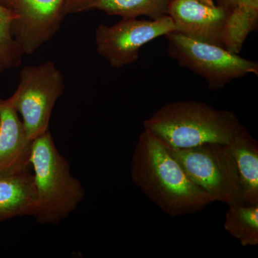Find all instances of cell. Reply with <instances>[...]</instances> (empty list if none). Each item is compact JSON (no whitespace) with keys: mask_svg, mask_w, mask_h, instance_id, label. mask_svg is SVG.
I'll return each instance as SVG.
<instances>
[{"mask_svg":"<svg viewBox=\"0 0 258 258\" xmlns=\"http://www.w3.org/2000/svg\"><path fill=\"white\" fill-rule=\"evenodd\" d=\"M131 176L148 199L171 217L200 212L215 202L190 179L164 144L146 130L134 149Z\"/></svg>","mask_w":258,"mask_h":258,"instance_id":"cell-1","label":"cell"},{"mask_svg":"<svg viewBox=\"0 0 258 258\" xmlns=\"http://www.w3.org/2000/svg\"><path fill=\"white\" fill-rule=\"evenodd\" d=\"M144 126L168 149H181L205 144L228 145L243 125L234 112L189 100L161 107Z\"/></svg>","mask_w":258,"mask_h":258,"instance_id":"cell-2","label":"cell"},{"mask_svg":"<svg viewBox=\"0 0 258 258\" xmlns=\"http://www.w3.org/2000/svg\"><path fill=\"white\" fill-rule=\"evenodd\" d=\"M30 163L38 199L35 217L42 225L60 223L82 202L85 190L49 131L32 141Z\"/></svg>","mask_w":258,"mask_h":258,"instance_id":"cell-3","label":"cell"},{"mask_svg":"<svg viewBox=\"0 0 258 258\" xmlns=\"http://www.w3.org/2000/svg\"><path fill=\"white\" fill-rule=\"evenodd\" d=\"M165 37L168 55L206 80L209 89H221L227 83L248 75L258 76L257 62L224 47L194 40L177 31Z\"/></svg>","mask_w":258,"mask_h":258,"instance_id":"cell-4","label":"cell"},{"mask_svg":"<svg viewBox=\"0 0 258 258\" xmlns=\"http://www.w3.org/2000/svg\"><path fill=\"white\" fill-rule=\"evenodd\" d=\"M64 91L63 76L50 61L21 70L18 88L7 100L21 115L29 140L49 131L52 110Z\"/></svg>","mask_w":258,"mask_h":258,"instance_id":"cell-5","label":"cell"},{"mask_svg":"<svg viewBox=\"0 0 258 258\" xmlns=\"http://www.w3.org/2000/svg\"><path fill=\"white\" fill-rule=\"evenodd\" d=\"M194 182L226 205L242 203L235 159L227 145L205 144L187 149H168Z\"/></svg>","mask_w":258,"mask_h":258,"instance_id":"cell-6","label":"cell"},{"mask_svg":"<svg viewBox=\"0 0 258 258\" xmlns=\"http://www.w3.org/2000/svg\"><path fill=\"white\" fill-rule=\"evenodd\" d=\"M174 31L175 25L168 15L157 20L122 19L111 27L100 24L95 32L97 52L111 67L120 69L138 60L144 45Z\"/></svg>","mask_w":258,"mask_h":258,"instance_id":"cell-7","label":"cell"},{"mask_svg":"<svg viewBox=\"0 0 258 258\" xmlns=\"http://www.w3.org/2000/svg\"><path fill=\"white\" fill-rule=\"evenodd\" d=\"M67 0H0L14 15L11 32L24 53H33L60 30Z\"/></svg>","mask_w":258,"mask_h":258,"instance_id":"cell-8","label":"cell"},{"mask_svg":"<svg viewBox=\"0 0 258 258\" xmlns=\"http://www.w3.org/2000/svg\"><path fill=\"white\" fill-rule=\"evenodd\" d=\"M229 15V10L222 5L210 6L198 0H171L168 8L176 31L222 47Z\"/></svg>","mask_w":258,"mask_h":258,"instance_id":"cell-9","label":"cell"},{"mask_svg":"<svg viewBox=\"0 0 258 258\" xmlns=\"http://www.w3.org/2000/svg\"><path fill=\"white\" fill-rule=\"evenodd\" d=\"M32 142L18 113L7 99H0V176L29 171Z\"/></svg>","mask_w":258,"mask_h":258,"instance_id":"cell-10","label":"cell"},{"mask_svg":"<svg viewBox=\"0 0 258 258\" xmlns=\"http://www.w3.org/2000/svg\"><path fill=\"white\" fill-rule=\"evenodd\" d=\"M37 208L35 180L30 171L16 175L0 176V221L15 217H35Z\"/></svg>","mask_w":258,"mask_h":258,"instance_id":"cell-11","label":"cell"},{"mask_svg":"<svg viewBox=\"0 0 258 258\" xmlns=\"http://www.w3.org/2000/svg\"><path fill=\"white\" fill-rule=\"evenodd\" d=\"M235 159L242 189V203L258 204V144L242 127L227 145Z\"/></svg>","mask_w":258,"mask_h":258,"instance_id":"cell-12","label":"cell"},{"mask_svg":"<svg viewBox=\"0 0 258 258\" xmlns=\"http://www.w3.org/2000/svg\"><path fill=\"white\" fill-rule=\"evenodd\" d=\"M170 0H93L90 10L96 9L122 19L147 16L157 20L168 15Z\"/></svg>","mask_w":258,"mask_h":258,"instance_id":"cell-13","label":"cell"},{"mask_svg":"<svg viewBox=\"0 0 258 258\" xmlns=\"http://www.w3.org/2000/svg\"><path fill=\"white\" fill-rule=\"evenodd\" d=\"M224 227L241 245L258 244V204L233 203L227 205Z\"/></svg>","mask_w":258,"mask_h":258,"instance_id":"cell-14","label":"cell"},{"mask_svg":"<svg viewBox=\"0 0 258 258\" xmlns=\"http://www.w3.org/2000/svg\"><path fill=\"white\" fill-rule=\"evenodd\" d=\"M14 15L0 5V74L18 68L25 55L11 32Z\"/></svg>","mask_w":258,"mask_h":258,"instance_id":"cell-15","label":"cell"},{"mask_svg":"<svg viewBox=\"0 0 258 258\" xmlns=\"http://www.w3.org/2000/svg\"><path fill=\"white\" fill-rule=\"evenodd\" d=\"M222 6L229 11L235 10H258V0H218Z\"/></svg>","mask_w":258,"mask_h":258,"instance_id":"cell-16","label":"cell"},{"mask_svg":"<svg viewBox=\"0 0 258 258\" xmlns=\"http://www.w3.org/2000/svg\"><path fill=\"white\" fill-rule=\"evenodd\" d=\"M93 0H67L64 7L66 15L76 14L90 10Z\"/></svg>","mask_w":258,"mask_h":258,"instance_id":"cell-17","label":"cell"},{"mask_svg":"<svg viewBox=\"0 0 258 258\" xmlns=\"http://www.w3.org/2000/svg\"><path fill=\"white\" fill-rule=\"evenodd\" d=\"M198 1L201 2V3H204V4L210 5V6H214V5H215V3H214V0H198Z\"/></svg>","mask_w":258,"mask_h":258,"instance_id":"cell-18","label":"cell"}]
</instances>
